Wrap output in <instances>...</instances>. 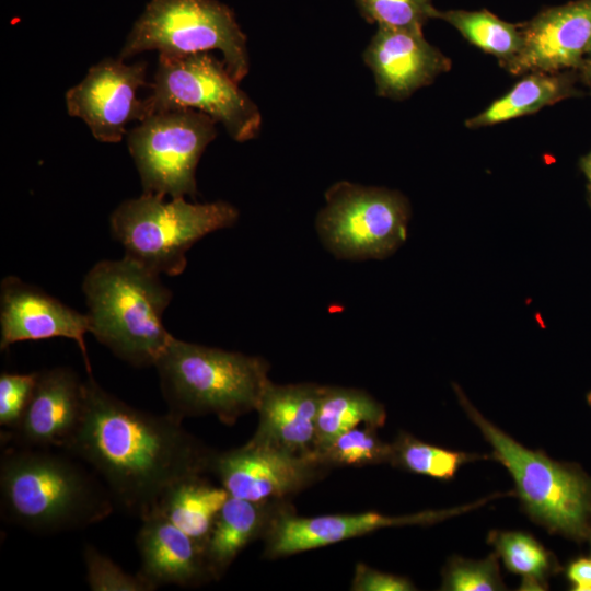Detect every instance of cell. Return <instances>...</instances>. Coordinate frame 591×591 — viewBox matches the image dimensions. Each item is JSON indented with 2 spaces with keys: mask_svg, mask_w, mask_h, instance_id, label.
<instances>
[{
  "mask_svg": "<svg viewBox=\"0 0 591 591\" xmlns=\"http://www.w3.org/2000/svg\"><path fill=\"white\" fill-rule=\"evenodd\" d=\"M86 464L116 507L143 520L175 483L211 473L216 451L171 416L135 408L85 380L82 419L62 449Z\"/></svg>",
  "mask_w": 591,
  "mask_h": 591,
  "instance_id": "6da1fadb",
  "label": "cell"
},
{
  "mask_svg": "<svg viewBox=\"0 0 591 591\" xmlns=\"http://www.w3.org/2000/svg\"><path fill=\"white\" fill-rule=\"evenodd\" d=\"M3 519L48 534L83 529L116 507L101 478L68 452L12 447L0 460Z\"/></svg>",
  "mask_w": 591,
  "mask_h": 591,
  "instance_id": "7a4b0ae2",
  "label": "cell"
},
{
  "mask_svg": "<svg viewBox=\"0 0 591 591\" xmlns=\"http://www.w3.org/2000/svg\"><path fill=\"white\" fill-rule=\"evenodd\" d=\"M82 291L89 333L127 363L154 367L173 336L163 324L173 296L160 275L125 255L103 259L85 274Z\"/></svg>",
  "mask_w": 591,
  "mask_h": 591,
  "instance_id": "3957f363",
  "label": "cell"
},
{
  "mask_svg": "<svg viewBox=\"0 0 591 591\" xmlns=\"http://www.w3.org/2000/svg\"><path fill=\"white\" fill-rule=\"evenodd\" d=\"M169 414L213 415L227 425L256 410L269 382L268 362L257 356L171 337L154 363Z\"/></svg>",
  "mask_w": 591,
  "mask_h": 591,
  "instance_id": "277c9868",
  "label": "cell"
},
{
  "mask_svg": "<svg viewBox=\"0 0 591 591\" xmlns=\"http://www.w3.org/2000/svg\"><path fill=\"white\" fill-rule=\"evenodd\" d=\"M468 418L491 444L495 457L511 474L526 513L551 532L575 541L591 531V477L577 466L526 449L485 418L455 384Z\"/></svg>",
  "mask_w": 591,
  "mask_h": 591,
  "instance_id": "5b68a950",
  "label": "cell"
},
{
  "mask_svg": "<svg viewBox=\"0 0 591 591\" xmlns=\"http://www.w3.org/2000/svg\"><path fill=\"white\" fill-rule=\"evenodd\" d=\"M237 219V209L223 200H166L142 193L114 209L109 228L125 256L160 276H178L186 268V253L196 242L213 231L233 227Z\"/></svg>",
  "mask_w": 591,
  "mask_h": 591,
  "instance_id": "8992f818",
  "label": "cell"
},
{
  "mask_svg": "<svg viewBox=\"0 0 591 591\" xmlns=\"http://www.w3.org/2000/svg\"><path fill=\"white\" fill-rule=\"evenodd\" d=\"M215 49L240 83L248 73L250 61L246 36L230 7L218 0H150L118 57L126 60L149 50L183 56Z\"/></svg>",
  "mask_w": 591,
  "mask_h": 591,
  "instance_id": "52a82bcc",
  "label": "cell"
},
{
  "mask_svg": "<svg viewBox=\"0 0 591 591\" xmlns=\"http://www.w3.org/2000/svg\"><path fill=\"white\" fill-rule=\"evenodd\" d=\"M148 88L150 93L142 99L141 120L159 112L192 108L223 125L237 142L252 140L260 131L257 105L239 88L224 62L208 53L159 55Z\"/></svg>",
  "mask_w": 591,
  "mask_h": 591,
  "instance_id": "ba28073f",
  "label": "cell"
},
{
  "mask_svg": "<svg viewBox=\"0 0 591 591\" xmlns=\"http://www.w3.org/2000/svg\"><path fill=\"white\" fill-rule=\"evenodd\" d=\"M325 201L316 230L337 258L382 259L406 239L410 206L397 190L340 181L326 190Z\"/></svg>",
  "mask_w": 591,
  "mask_h": 591,
  "instance_id": "9c48e42d",
  "label": "cell"
},
{
  "mask_svg": "<svg viewBox=\"0 0 591 591\" xmlns=\"http://www.w3.org/2000/svg\"><path fill=\"white\" fill-rule=\"evenodd\" d=\"M209 115L177 108L155 113L127 131V147L143 193L179 198L197 196L196 167L217 137Z\"/></svg>",
  "mask_w": 591,
  "mask_h": 591,
  "instance_id": "30bf717a",
  "label": "cell"
},
{
  "mask_svg": "<svg viewBox=\"0 0 591 591\" xmlns=\"http://www.w3.org/2000/svg\"><path fill=\"white\" fill-rule=\"evenodd\" d=\"M329 467L313 454L290 453L248 441L216 452L211 473L230 496L251 501H277L320 480Z\"/></svg>",
  "mask_w": 591,
  "mask_h": 591,
  "instance_id": "8fae6325",
  "label": "cell"
},
{
  "mask_svg": "<svg viewBox=\"0 0 591 591\" xmlns=\"http://www.w3.org/2000/svg\"><path fill=\"white\" fill-rule=\"evenodd\" d=\"M147 68L144 61L128 65L119 57L90 67L65 94L68 114L80 118L97 141H121L127 125L141 120L142 99L137 95L149 85Z\"/></svg>",
  "mask_w": 591,
  "mask_h": 591,
  "instance_id": "7c38bea8",
  "label": "cell"
},
{
  "mask_svg": "<svg viewBox=\"0 0 591 591\" xmlns=\"http://www.w3.org/2000/svg\"><path fill=\"white\" fill-rule=\"evenodd\" d=\"M520 30L522 47L505 68L509 73L578 71L591 46V0L547 8Z\"/></svg>",
  "mask_w": 591,
  "mask_h": 591,
  "instance_id": "4fadbf2b",
  "label": "cell"
},
{
  "mask_svg": "<svg viewBox=\"0 0 591 591\" xmlns=\"http://www.w3.org/2000/svg\"><path fill=\"white\" fill-rule=\"evenodd\" d=\"M463 509L421 511L406 515H385L378 512L299 517L282 505L271 518L265 533L264 556L269 559L339 543L379 529L402 525L430 524Z\"/></svg>",
  "mask_w": 591,
  "mask_h": 591,
  "instance_id": "5bb4252c",
  "label": "cell"
},
{
  "mask_svg": "<svg viewBox=\"0 0 591 591\" xmlns=\"http://www.w3.org/2000/svg\"><path fill=\"white\" fill-rule=\"evenodd\" d=\"M89 317L40 288L16 276H7L0 285V349L25 340L69 338L78 345L88 374H92L84 336Z\"/></svg>",
  "mask_w": 591,
  "mask_h": 591,
  "instance_id": "9a60e30c",
  "label": "cell"
},
{
  "mask_svg": "<svg viewBox=\"0 0 591 591\" xmlns=\"http://www.w3.org/2000/svg\"><path fill=\"white\" fill-rule=\"evenodd\" d=\"M85 381L70 368L38 371L37 380L19 426L2 439L15 447L65 449L82 419Z\"/></svg>",
  "mask_w": 591,
  "mask_h": 591,
  "instance_id": "2e32d148",
  "label": "cell"
},
{
  "mask_svg": "<svg viewBox=\"0 0 591 591\" xmlns=\"http://www.w3.org/2000/svg\"><path fill=\"white\" fill-rule=\"evenodd\" d=\"M376 94L403 101L451 69V60L424 37L422 31L378 26L363 53Z\"/></svg>",
  "mask_w": 591,
  "mask_h": 591,
  "instance_id": "e0dca14e",
  "label": "cell"
},
{
  "mask_svg": "<svg viewBox=\"0 0 591 591\" xmlns=\"http://www.w3.org/2000/svg\"><path fill=\"white\" fill-rule=\"evenodd\" d=\"M323 385L266 384L256 412L258 426L251 441L294 454H313Z\"/></svg>",
  "mask_w": 591,
  "mask_h": 591,
  "instance_id": "ac0fdd59",
  "label": "cell"
},
{
  "mask_svg": "<svg viewBox=\"0 0 591 591\" xmlns=\"http://www.w3.org/2000/svg\"><path fill=\"white\" fill-rule=\"evenodd\" d=\"M141 521L136 536L141 564L138 572L155 588L198 587L213 580L199 543L159 514Z\"/></svg>",
  "mask_w": 591,
  "mask_h": 591,
  "instance_id": "d6986e66",
  "label": "cell"
},
{
  "mask_svg": "<svg viewBox=\"0 0 591 591\" xmlns=\"http://www.w3.org/2000/svg\"><path fill=\"white\" fill-rule=\"evenodd\" d=\"M281 506L280 500L251 501L232 496L227 499L204 545L213 580L224 573L251 542L264 535Z\"/></svg>",
  "mask_w": 591,
  "mask_h": 591,
  "instance_id": "ffe728a7",
  "label": "cell"
},
{
  "mask_svg": "<svg viewBox=\"0 0 591 591\" xmlns=\"http://www.w3.org/2000/svg\"><path fill=\"white\" fill-rule=\"evenodd\" d=\"M578 71L529 72L506 94L465 121V127L477 129L534 114L545 106L566 99L579 97Z\"/></svg>",
  "mask_w": 591,
  "mask_h": 591,
  "instance_id": "44dd1931",
  "label": "cell"
},
{
  "mask_svg": "<svg viewBox=\"0 0 591 591\" xmlns=\"http://www.w3.org/2000/svg\"><path fill=\"white\" fill-rule=\"evenodd\" d=\"M229 497L224 487L212 484L206 475H194L172 485L152 514L165 518L204 547Z\"/></svg>",
  "mask_w": 591,
  "mask_h": 591,
  "instance_id": "7402d4cb",
  "label": "cell"
},
{
  "mask_svg": "<svg viewBox=\"0 0 591 591\" xmlns=\"http://www.w3.org/2000/svg\"><path fill=\"white\" fill-rule=\"evenodd\" d=\"M385 419L384 406L366 391L323 385L314 451L349 429L360 425L379 428L385 424Z\"/></svg>",
  "mask_w": 591,
  "mask_h": 591,
  "instance_id": "603a6c76",
  "label": "cell"
},
{
  "mask_svg": "<svg viewBox=\"0 0 591 591\" xmlns=\"http://www.w3.org/2000/svg\"><path fill=\"white\" fill-rule=\"evenodd\" d=\"M433 19L445 21L455 27L472 45L494 56L506 68L522 47L520 24L499 19L487 10H437Z\"/></svg>",
  "mask_w": 591,
  "mask_h": 591,
  "instance_id": "cb8c5ba5",
  "label": "cell"
},
{
  "mask_svg": "<svg viewBox=\"0 0 591 591\" xmlns=\"http://www.w3.org/2000/svg\"><path fill=\"white\" fill-rule=\"evenodd\" d=\"M489 542L508 570L521 576V590H543L556 570L552 554L528 533L495 531L489 534Z\"/></svg>",
  "mask_w": 591,
  "mask_h": 591,
  "instance_id": "d4e9b609",
  "label": "cell"
},
{
  "mask_svg": "<svg viewBox=\"0 0 591 591\" xmlns=\"http://www.w3.org/2000/svg\"><path fill=\"white\" fill-rule=\"evenodd\" d=\"M313 455L329 468L391 463L392 443L382 441L376 434L375 427L363 425L337 436L329 443L315 450Z\"/></svg>",
  "mask_w": 591,
  "mask_h": 591,
  "instance_id": "484cf974",
  "label": "cell"
},
{
  "mask_svg": "<svg viewBox=\"0 0 591 591\" xmlns=\"http://www.w3.org/2000/svg\"><path fill=\"white\" fill-rule=\"evenodd\" d=\"M473 459L471 454L439 448L404 432L392 443L391 464L438 479L453 478L460 466Z\"/></svg>",
  "mask_w": 591,
  "mask_h": 591,
  "instance_id": "4316f807",
  "label": "cell"
},
{
  "mask_svg": "<svg viewBox=\"0 0 591 591\" xmlns=\"http://www.w3.org/2000/svg\"><path fill=\"white\" fill-rule=\"evenodd\" d=\"M361 16L378 26L422 31L433 19L432 0H355Z\"/></svg>",
  "mask_w": 591,
  "mask_h": 591,
  "instance_id": "83f0119b",
  "label": "cell"
},
{
  "mask_svg": "<svg viewBox=\"0 0 591 591\" xmlns=\"http://www.w3.org/2000/svg\"><path fill=\"white\" fill-rule=\"evenodd\" d=\"M497 554L482 560L452 557L442 573L441 590L445 591H497L505 590Z\"/></svg>",
  "mask_w": 591,
  "mask_h": 591,
  "instance_id": "f1b7e54d",
  "label": "cell"
},
{
  "mask_svg": "<svg viewBox=\"0 0 591 591\" xmlns=\"http://www.w3.org/2000/svg\"><path fill=\"white\" fill-rule=\"evenodd\" d=\"M83 561L92 591H152L157 588L139 572L131 575L92 545H85Z\"/></svg>",
  "mask_w": 591,
  "mask_h": 591,
  "instance_id": "f546056e",
  "label": "cell"
},
{
  "mask_svg": "<svg viewBox=\"0 0 591 591\" xmlns=\"http://www.w3.org/2000/svg\"><path fill=\"white\" fill-rule=\"evenodd\" d=\"M38 372L0 375V425L4 431L14 430L31 399Z\"/></svg>",
  "mask_w": 591,
  "mask_h": 591,
  "instance_id": "4dcf8cb0",
  "label": "cell"
},
{
  "mask_svg": "<svg viewBox=\"0 0 591 591\" xmlns=\"http://www.w3.org/2000/svg\"><path fill=\"white\" fill-rule=\"evenodd\" d=\"M354 591H412L413 582L402 576L379 571L366 564L358 563L351 580Z\"/></svg>",
  "mask_w": 591,
  "mask_h": 591,
  "instance_id": "1f68e13d",
  "label": "cell"
},
{
  "mask_svg": "<svg viewBox=\"0 0 591 591\" xmlns=\"http://www.w3.org/2000/svg\"><path fill=\"white\" fill-rule=\"evenodd\" d=\"M566 573L572 584V590L591 591V557H581L571 561Z\"/></svg>",
  "mask_w": 591,
  "mask_h": 591,
  "instance_id": "d6a6232c",
  "label": "cell"
},
{
  "mask_svg": "<svg viewBox=\"0 0 591 591\" xmlns=\"http://www.w3.org/2000/svg\"><path fill=\"white\" fill-rule=\"evenodd\" d=\"M580 83L591 86V46L578 70Z\"/></svg>",
  "mask_w": 591,
  "mask_h": 591,
  "instance_id": "836d02e7",
  "label": "cell"
},
{
  "mask_svg": "<svg viewBox=\"0 0 591 591\" xmlns=\"http://www.w3.org/2000/svg\"><path fill=\"white\" fill-rule=\"evenodd\" d=\"M579 166L587 179L589 202L591 205V150L580 159Z\"/></svg>",
  "mask_w": 591,
  "mask_h": 591,
  "instance_id": "e575fe53",
  "label": "cell"
},
{
  "mask_svg": "<svg viewBox=\"0 0 591 591\" xmlns=\"http://www.w3.org/2000/svg\"><path fill=\"white\" fill-rule=\"evenodd\" d=\"M587 401H588L589 406L591 407V392L588 393Z\"/></svg>",
  "mask_w": 591,
  "mask_h": 591,
  "instance_id": "d590c367",
  "label": "cell"
},
{
  "mask_svg": "<svg viewBox=\"0 0 591 591\" xmlns=\"http://www.w3.org/2000/svg\"><path fill=\"white\" fill-rule=\"evenodd\" d=\"M589 537H590V543H591V531H590Z\"/></svg>",
  "mask_w": 591,
  "mask_h": 591,
  "instance_id": "8d00e7d4",
  "label": "cell"
}]
</instances>
